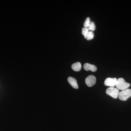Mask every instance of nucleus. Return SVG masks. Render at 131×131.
Wrapping results in <instances>:
<instances>
[{
	"label": "nucleus",
	"mask_w": 131,
	"mask_h": 131,
	"mask_svg": "<svg viewBox=\"0 0 131 131\" xmlns=\"http://www.w3.org/2000/svg\"><path fill=\"white\" fill-rule=\"evenodd\" d=\"M130 84L125 81L124 78H120L117 80L116 86L119 90H124L130 87Z\"/></svg>",
	"instance_id": "f257e3e1"
},
{
	"label": "nucleus",
	"mask_w": 131,
	"mask_h": 131,
	"mask_svg": "<svg viewBox=\"0 0 131 131\" xmlns=\"http://www.w3.org/2000/svg\"><path fill=\"white\" fill-rule=\"evenodd\" d=\"M131 96V89H127L119 92L118 97L121 100L125 101Z\"/></svg>",
	"instance_id": "f03ea898"
},
{
	"label": "nucleus",
	"mask_w": 131,
	"mask_h": 131,
	"mask_svg": "<svg viewBox=\"0 0 131 131\" xmlns=\"http://www.w3.org/2000/svg\"><path fill=\"white\" fill-rule=\"evenodd\" d=\"M119 92V90L114 87H110L106 91V93L108 95L112 96L114 99H116L118 97Z\"/></svg>",
	"instance_id": "7ed1b4c3"
},
{
	"label": "nucleus",
	"mask_w": 131,
	"mask_h": 131,
	"mask_svg": "<svg viewBox=\"0 0 131 131\" xmlns=\"http://www.w3.org/2000/svg\"><path fill=\"white\" fill-rule=\"evenodd\" d=\"M117 79L116 78H106L104 82V84L106 86L110 87H114L116 86Z\"/></svg>",
	"instance_id": "20e7f679"
},
{
	"label": "nucleus",
	"mask_w": 131,
	"mask_h": 131,
	"mask_svg": "<svg viewBox=\"0 0 131 131\" xmlns=\"http://www.w3.org/2000/svg\"><path fill=\"white\" fill-rule=\"evenodd\" d=\"M96 78L93 75L89 76L86 78L85 83L88 86L92 87L96 83Z\"/></svg>",
	"instance_id": "39448f33"
},
{
	"label": "nucleus",
	"mask_w": 131,
	"mask_h": 131,
	"mask_svg": "<svg viewBox=\"0 0 131 131\" xmlns=\"http://www.w3.org/2000/svg\"><path fill=\"white\" fill-rule=\"evenodd\" d=\"M83 68L84 69L87 71L90 70L92 72H95L97 70V68L95 66L88 63L84 64L83 66Z\"/></svg>",
	"instance_id": "423d86ee"
},
{
	"label": "nucleus",
	"mask_w": 131,
	"mask_h": 131,
	"mask_svg": "<svg viewBox=\"0 0 131 131\" xmlns=\"http://www.w3.org/2000/svg\"><path fill=\"white\" fill-rule=\"evenodd\" d=\"M68 80L69 84L74 88L75 89H78V86L77 84V81L75 78L72 77H69L68 78Z\"/></svg>",
	"instance_id": "0eeeda50"
},
{
	"label": "nucleus",
	"mask_w": 131,
	"mask_h": 131,
	"mask_svg": "<svg viewBox=\"0 0 131 131\" xmlns=\"http://www.w3.org/2000/svg\"><path fill=\"white\" fill-rule=\"evenodd\" d=\"M81 64L79 62H77L73 64L71 66L72 69L75 71H80L81 69Z\"/></svg>",
	"instance_id": "6e6552de"
},
{
	"label": "nucleus",
	"mask_w": 131,
	"mask_h": 131,
	"mask_svg": "<svg viewBox=\"0 0 131 131\" xmlns=\"http://www.w3.org/2000/svg\"><path fill=\"white\" fill-rule=\"evenodd\" d=\"M89 30L93 31L95 30L96 27H95V25L93 21H91L90 24L89 26L88 27Z\"/></svg>",
	"instance_id": "1a4fd4ad"
},
{
	"label": "nucleus",
	"mask_w": 131,
	"mask_h": 131,
	"mask_svg": "<svg viewBox=\"0 0 131 131\" xmlns=\"http://www.w3.org/2000/svg\"><path fill=\"white\" fill-rule=\"evenodd\" d=\"M94 37V33L93 31H89L88 35H87L86 39L87 40H90L93 39Z\"/></svg>",
	"instance_id": "9d476101"
},
{
	"label": "nucleus",
	"mask_w": 131,
	"mask_h": 131,
	"mask_svg": "<svg viewBox=\"0 0 131 131\" xmlns=\"http://www.w3.org/2000/svg\"><path fill=\"white\" fill-rule=\"evenodd\" d=\"M89 30L87 28H83L82 29V34L84 36V38H86L89 32Z\"/></svg>",
	"instance_id": "9b49d317"
},
{
	"label": "nucleus",
	"mask_w": 131,
	"mask_h": 131,
	"mask_svg": "<svg viewBox=\"0 0 131 131\" xmlns=\"http://www.w3.org/2000/svg\"><path fill=\"white\" fill-rule=\"evenodd\" d=\"M90 22H91V21H90V18L89 17H88L86 19V20L84 21V24H83V26H84V27L88 28V27L89 26Z\"/></svg>",
	"instance_id": "f8f14e48"
}]
</instances>
